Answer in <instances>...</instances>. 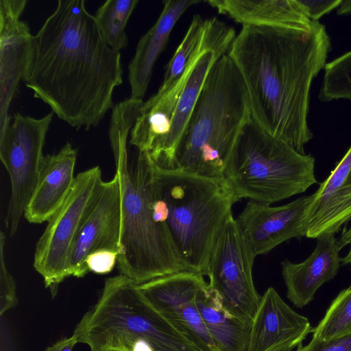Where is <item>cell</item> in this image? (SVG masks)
<instances>
[{
    "mask_svg": "<svg viewBox=\"0 0 351 351\" xmlns=\"http://www.w3.org/2000/svg\"><path fill=\"white\" fill-rule=\"evenodd\" d=\"M71 127H96L123 82L121 52L104 41L84 0H58L33 37L23 80Z\"/></svg>",
    "mask_w": 351,
    "mask_h": 351,
    "instance_id": "1",
    "label": "cell"
},
{
    "mask_svg": "<svg viewBox=\"0 0 351 351\" xmlns=\"http://www.w3.org/2000/svg\"><path fill=\"white\" fill-rule=\"evenodd\" d=\"M331 48L325 26L243 25L228 55L244 81L251 117L268 133L304 154L313 80Z\"/></svg>",
    "mask_w": 351,
    "mask_h": 351,
    "instance_id": "2",
    "label": "cell"
},
{
    "mask_svg": "<svg viewBox=\"0 0 351 351\" xmlns=\"http://www.w3.org/2000/svg\"><path fill=\"white\" fill-rule=\"evenodd\" d=\"M150 204L184 271L206 275L217 237L239 201L226 180L155 170Z\"/></svg>",
    "mask_w": 351,
    "mask_h": 351,
    "instance_id": "3",
    "label": "cell"
},
{
    "mask_svg": "<svg viewBox=\"0 0 351 351\" xmlns=\"http://www.w3.org/2000/svg\"><path fill=\"white\" fill-rule=\"evenodd\" d=\"M131 126L115 123L109 129L116 173L121 184V230L117 267L120 274L140 285L184 271L165 227L153 216L151 186L155 165L145 152L128 160Z\"/></svg>",
    "mask_w": 351,
    "mask_h": 351,
    "instance_id": "4",
    "label": "cell"
},
{
    "mask_svg": "<svg viewBox=\"0 0 351 351\" xmlns=\"http://www.w3.org/2000/svg\"><path fill=\"white\" fill-rule=\"evenodd\" d=\"M251 117L246 87L228 53L210 70L175 154L173 171L213 179L223 173Z\"/></svg>",
    "mask_w": 351,
    "mask_h": 351,
    "instance_id": "5",
    "label": "cell"
},
{
    "mask_svg": "<svg viewBox=\"0 0 351 351\" xmlns=\"http://www.w3.org/2000/svg\"><path fill=\"white\" fill-rule=\"evenodd\" d=\"M73 334L90 351H131L138 341L153 351H201L143 297L138 284L120 274L106 280L97 303Z\"/></svg>",
    "mask_w": 351,
    "mask_h": 351,
    "instance_id": "6",
    "label": "cell"
},
{
    "mask_svg": "<svg viewBox=\"0 0 351 351\" xmlns=\"http://www.w3.org/2000/svg\"><path fill=\"white\" fill-rule=\"evenodd\" d=\"M223 178L238 200L265 205L302 193L317 182L314 157L272 136L252 117L236 141Z\"/></svg>",
    "mask_w": 351,
    "mask_h": 351,
    "instance_id": "7",
    "label": "cell"
},
{
    "mask_svg": "<svg viewBox=\"0 0 351 351\" xmlns=\"http://www.w3.org/2000/svg\"><path fill=\"white\" fill-rule=\"evenodd\" d=\"M232 44L208 48L190 64L171 88L143 102L130 134V144L173 171L175 154L206 78L215 62Z\"/></svg>",
    "mask_w": 351,
    "mask_h": 351,
    "instance_id": "8",
    "label": "cell"
},
{
    "mask_svg": "<svg viewBox=\"0 0 351 351\" xmlns=\"http://www.w3.org/2000/svg\"><path fill=\"white\" fill-rule=\"evenodd\" d=\"M99 166L79 173L65 201L47 221L37 242L34 267L43 277L53 297L69 277L72 250L82 222L101 185Z\"/></svg>",
    "mask_w": 351,
    "mask_h": 351,
    "instance_id": "9",
    "label": "cell"
},
{
    "mask_svg": "<svg viewBox=\"0 0 351 351\" xmlns=\"http://www.w3.org/2000/svg\"><path fill=\"white\" fill-rule=\"evenodd\" d=\"M53 117V112L40 119L17 113L0 132V158L11 184L5 219L10 236L16 232L36 186L44 158L45 137Z\"/></svg>",
    "mask_w": 351,
    "mask_h": 351,
    "instance_id": "10",
    "label": "cell"
},
{
    "mask_svg": "<svg viewBox=\"0 0 351 351\" xmlns=\"http://www.w3.org/2000/svg\"><path fill=\"white\" fill-rule=\"evenodd\" d=\"M254 258L232 214L217 237L206 276L228 312L246 325L252 324L261 299L252 280Z\"/></svg>",
    "mask_w": 351,
    "mask_h": 351,
    "instance_id": "11",
    "label": "cell"
},
{
    "mask_svg": "<svg viewBox=\"0 0 351 351\" xmlns=\"http://www.w3.org/2000/svg\"><path fill=\"white\" fill-rule=\"evenodd\" d=\"M204 275L182 271L138 285L146 300L202 351H219L196 304Z\"/></svg>",
    "mask_w": 351,
    "mask_h": 351,
    "instance_id": "12",
    "label": "cell"
},
{
    "mask_svg": "<svg viewBox=\"0 0 351 351\" xmlns=\"http://www.w3.org/2000/svg\"><path fill=\"white\" fill-rule=\"evenodd\" d=\"M121 184L115 173L101 183L74 243L69 265V277L83 278L89 271L86 258L91 253L108 250L120 253L121 230Z\"/></svg>",
    "mask_w": 351,
    "mask_h": 351,
    "instance_id": "13",
    "label": "cell"
},
{
    "mask_svg": "<svg viewBox=\"0 0 351 351\" xmlns=\"http://www.w3.org/2000/svg\"><path fill=\"white\" fill-rule=\"evenodd\" d=\"M312 195L280 206L250 200L236 221L256 257L292 238L306 236L305 219Z\"/></svg>",
    "mask_w": 351,
    "mask_h": 351,
    "instance_id": "14",
    "label": "cell"
},
{
    "mask_svg": "<svg viewBox=\"0 0 351 351\" xmlns=\"http://www.w3.org/2000/svg\"><path fill=\"white\" fill-rule=\"evenodd\" d=\"M26 0L0 1L1 129L10 122L8 110L20 80L26 73L34 36L20 19Z\"/></svg>",
    "mask_w": 351,
    "mask_h": 351,
    "instance_id": "15",
    "label": "cell"
},
{
    "mask_svg": "<svg viewBox=\"0 0 351 351\" xmlns=\"http://www.w3.org/2000/svg\"><path fill=\"white\" fill-rule=\"evenodd\" d=\"M313 330L308 319L293 311L271 287L261 296L247 351H291Z\"/></svg>",
    "mask_w": 351,
    "mask_h": 351,
    "instance_id": "16",
    "label": "cell"
},
{
    "mask_svg": "<svg viewBox=\"0 0 351 351\" xmlns=\"http://www.w3.org/2000/svg\"><path fill=\"white\" fill-rule=\"evenodd\" d=\"M311 195L305 219L308 238L335 234L351 220V146Z\"/></svg>",
    "mask_w": 351,
    "mask_h": 351,
    "instance_id": "17",
    "label": "cell"
},
{
    "mask_svg": "<svg viewBox=\"0 0 351 351\" xmlns=\"http://www.w3.org/2000/svg\"><path fill=\"white\" fill-rule=\"evenodd\" d=\"M316 239V247L306 260L300 263L288 260L281 263L287 296L298 308L313 299L318 289L337 275L341 264L335 234L325 233Z\"/></svg>",
    "mask_w": 351,
    "mask_h": 351,
    "instance_id": "18",
    "label": "cell"
},
{
    "mask_svg": "<svg viewBox=\"0 0 351 351\" xmlns=\"http://www.w3.org/2000/svg\"><path fill=\"white\" fill-rule=\"evenodd\" d=\"M77 154V149L66 143L58 153L44 156L24 213L29 223L47 221L62 205L75 181Z\"/></svg>",
    "mask_w": 351,
    "mask_h": 351,
    "instance_id": "19",
    "label": "cell"
},
{
    "mask_svg": "<svg viewBox=\"0 0 351 351\" xmlns=\"http://www.w3.org/2000/svg\"><path fill=\"white\" fill-rule=\"evenodd\" d=\"M199 0L165 1L154 25L140 38L128 66L131 97L142 99L149 84L154 64L164 50L176 23L186 10Z\"/></svg>",
    "mask_w": 351,
    "mask_h": 351,
    "instance_id": "20",
    "label": "cell"
},
{
    "mask_svg": "<svg viewBox=\"0 0 351 351\" xmlns=\"http://www.w3.org/2000/svg\"><path fill=\"white\" fill-rule=\"evenodd\" d=\"M206 3L243 25L306 27L312 21L298 0H209Z\"/></svg>",
    "mask_w": 351,
    "mask_h": 351,
    "instance_id": "21",
    "label": "cell"
},
{
    "mask_svg": "<svg viewBox=\"0 0 351 351\" xmlns=\"http://www.w3.org/2000/svg\"><path fill=\"white\" fill-rule=\"evenodd\" d=\"M205 325L219 351H247L251 325L232 316L215 290L207 284L196 298Z\"/></svg>",
    "mask_w": 351,
    "mask_h": 351,
    "instance_id": "22",
    "label": "cell"
},
{
    "mask_svg": "<svg viewBox=\"0 0 351 351\" xmlns=\"http://www.w3.org/2000/svg\"><path fill=\"white\" fill-rule=\"evenodd\" d=\"M138 3V0H108L95 12L94 16L101 34L112 49L120 51L127 46L125 29Z\"/></svg>",
    "mask_w": 351,
    "mask_h": 351,
    "instance_id": "23",
    "label": "cell"
},
{
    "mask_svg": "<svg viewBox=\"0 0 351 351\" xmlns=\"http://www.w3.org/2000/svg\"><path fill=\"white\" fill-rule=\"evenodd\" d=\"M351 333V285L333 300L324 317L314 328L313 337L327 341Z\"/></svg>",
    "mask_w": 351,
    "mask_h": 351,
    "instance_id": "24",
    "label": "cell"
},
{
    "mask_svg": "<svg viewBox=\"0 0 351 351\" xmlns=\"http://www.w3.org/2000/svg\"><path fill=\"white\" fill-rule=\"evenodd\" d=\"M324 70L319 100H351V50L328 62Z\"/></svg>",
    "mask_w": 351,
    "mask_h": 351,
    "instance_id": "25",
    "label": "cell"
},
{
    "mask_svg": "<svg viewBox=\"0 0 351 351\" xmlns=\"http://www.w3.org/2000/svg\"><path fill=\"white\" fill-rule=\"evenodd\" d=\"M5 235L0 232V315L14 307L18 303L16 282L5 264Z\"/></svg>",
    "mask_w": 351,
    "mask_h": 351,
    "instance_id": "26",
    "label": "cell"
},
{
    "mask_svg": "<svg viewBox=\"0 0 351 351\" xmlns=\"http://www.w3.org/2000/svg\"><path fill=\"white\" fill-rule=\"evenodd\" d=\"M118 253L108 250L95 251L88 256L85 263L88 271L98 274L110 273L117 264Z\"/></svg>",
    "mask_w": 351,
    "mask_h": 351,
    "instance_id": "27",
    "label": "cell"
},
{
    "mask_svg": "<svg viewBox=\"0 0 351 351\" xmlns=\"http://www.w3.org/2000/svg\"><path fill=\"white\" fill-rule=\"evenodd\" d=\"M296 351H351V333L327 341L312 338L307 345L298 346Z\"/></svg>",
    "mask_w": 351,
    "mask_h": 351,
    "instance_id": "28",
    "label": "cell"
},
{
    "mask_svg": "<svg viewBox=\"0 0 351 351\" xmlns=\"http://www.w3.org/2000/svg\"><path fill=\"white\" fill-rule=\"evenodd\" d=\"M306 16L318 21L324 15L337 9L343 0H298Z\"/></svg>",
    "mask_w": 351,
    "mask_h": 351,
    "instance_id": "29",
    "label": "cell"
},
{
    "mask_svg": "<svg viewBox=\"0 0 351 351\" xmlns=\"http://www.w3.org/2000/svg\"><path fill=\"white\" fill-rule=\"evenodd\" d=\"M338 241L339 249L348 247V253L341 258V265H351V226L344 228Z\"/></svg>",
    "mask_w": 351,
    "mask_h": 351,
    "instance_id": "30",
    "label": "cell"
},
{
    "mask_svg": "<svg viewBox=\"0 0 351 351\" xmlns=\"http://www.w3.org/2000/svg\"><path fill=\"white\" fill-rule=\"evenodd\" d=\"M77 343V337L73 334L72 336L62 339L48 346L44 351H73V348Z\"/></svg>",
    "mask_w": 351,
    "mask_h": 351,
    "instance_id": "31",
    "label": "cell"
},
{
    "mask_svg": "<svg viewBox=\"0 0 351 351\" xmlns=\"http://www.w3.org/2000/svg\"><path fill=\"white\" fill-rule=\"evenodd\" d=\"M337 13L339 15L351 14V0H343L337 8Z\"/></svg>",
    "mask_w": 351,
    "mask_h": 351,
    "instance_id": "32",
    "label": "cell"
}]
</instances>
